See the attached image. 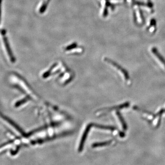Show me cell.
<instances>
[{"label":"cell","mask_w":165,"mask_h":165,"mask_svg":"<svg viewBox=\"0 0 165 165\" xmlns=\"http://www.w3.org/2000/svg\"><path fill=\"white\" fill-rule=\"evenodd\" d=\"M93 126V124H89V125L88 126V127L86 128V130H85L84 134L83 135L80 144H79V148H78V151H79L81 152L82 151L83 145H84V142L85 141V140L86 139L87 135H88V133L89 130H90L91 127Z\"/></svg>","instance_id":"obj_1"},{"label":"cell","mask_w":165,"mask_h":165,"mask_svg":"<svg viewBox=\"0 0 165 165\" xmlns=\"http://www.w3.org/2000/svg\"><path fill=\"white\" fill-rule=\"evenodd\" d=\"M117 115L118 116L120 122H121V123L122 124V127H123V129H124V130H126L127 128V124H126V123L125 122L124 120V119L122 118V116L121 115L120 112H117Z\"/></svg>","instance_id":"obj_6"},{"label":"cell","mask_w":165,"mask_h":165,"mask_svg":"<svg viewBox=\"0 0 165 165\" xmlns=\"http://www.w3.org/2000/svg\"><path fill=\"white\" fill-rule=\"evenodd\" d=\"M112 141H108L104 142L99 143H95V144H93L92 145V146L93 147H101L102 146H105L106 145H108L111 144Z\"/></svg>","instance_id":"obj_7"},{"label":"cell","mask_w":165,"mask_h":165,"mask_svg":"<svg viewBox=\"0 0 165 165\" xmlns=\"http://www.w3.org/2000/svg\"><path fill=\"white\" fill-rule=\"evenodd\" d=\"M129 103H125V104H122V105L111 108L105 109H102V110H99V111H100V112H109V111L112 110L113 109H122L123 108H127V107H128V106H129Z\"/></svg>","instance_id":"obj_4"},{"label":"cell","mask_w":165,"mask_h":165,"mask_svg":"<svg viewBox=\"0 0 165 165\" xmlns=\"http://www.w3.org/2000/svg\"><path fill=\"white\" fill-rule=\"evenodd\" d=\"M5 33H2V34H3V41H4L5 44V47H6V49H7V51H8V54L9 55V57L10 58L11 61L13 62L15 61V59L14 58V55H13V54L11 53V51L10 48L9 47V44H8V41L7 40V38L6 37V36H5Z\"/></svg>","instance_id":"obj_3"},{"label":"cell","mask_w":165,"mask_h":165,"mask_svg":"<svg viewBox=\"0 0 165 165\" xmlns=\"http://www.w3.org/2000/svg\"><path fill=\"white\" fill-rule=\"evenodd\" d=\"M96 128H99L100 129H105V130H114L115 128L114 127H111V126H105L99 125H94Z\"/></svg>","instance_id":"obj_8"},{"label":"cell","mask_w":165,"mask_h":165,"mask_svg":"<svg viewBox=\"0 0 165 165\" xmlns=\"http://www.w3.org/2000/svg\"><path fill=\"white\" fill-rule=\"evenodd\" d=\"M105 60L107 61L108 62L110 63V64L113 65V66L116 67V68H118L119 70H120V71L122 72V74H124V75L126 79H127V80L129 79V75H128V74L127 71H126L125 69H123L122 67H121V66H119L118 64H116L115 62H114L112 61V60H109V59H105Z\"/></svg>","instance_id":"obj_2"},{"label":"cell","mask_w":165,"mask_h":165,"mask_svg":"<svg viewBox=\"0 0 165 165\" xmlns=\"http://www.w3.org/2000/svg\"><path fill=\"white\" fill-rule=\"evenodd\" d=\"M152 51L153 53L155 54V55H156V57L159 59L160 61L165 66V60L164 59V58L161 55V54L158 52L157 49L156 48L154 47L153 48Z\"/></svg>","instance_id":"obj_5"}]
</instances>
